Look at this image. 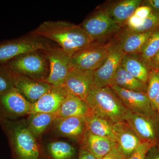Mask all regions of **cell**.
Segmentation results:
<instances>
[{"instance_id":"6da1fadb","label":"cell","mask_w":159,"mask_h":159,"mask_svg":"<svg viewBox=\"0 0 159 159\" xmlns=\"http://www.w3.org/2000/svg\"><path fill=\"white\" fill-rule=\"evenodd\" d=\"M33 36L51 40L71 56L93 42L80 25L65 21H47L31 32Z\"/></svg>"},{"instance_id":"7a4b0ae2","label":"cell","mask_w":159,"mask_h":159,"mask_svg":"<svg viewBox=\"0 0 159 159\" xmlns=\"http://www.w3.org/2000/svg\"><path fill=\"white\" fill-rule=\"evenodd\" d=\"M90 111L116 123L125 121L128 110L109 86H94L86 99Z\"/></svg>"},{"instance_id":"3957f363","label":"cell","mask_w":159,"mask_h":159,"mask_svg":"<svg viewBox=\"0 0 159 159\" xmlns=\"http://www.w3.org/2000/svg\"><path fill=\"white\" fill-rule=\"evenodd\" d=\"M5 65L14 74L39 81H45L50 73L49 62L42 51L21 54Z\"/></svg>"},{"instance_id":"277c9868","label":"cell","mask_w":159,"mask_h":159,"mask_svg":"<svg viewBox=\"0 0 159 159\" xmlns=\"http://www.w3.org/2000/svg\"><path fill=\"white\" fill-rule=\"evenodd\" d=\"M11 145L19 159H38L39 150L36 138L26 123H6Z\"/></svg>"},{"instance_id":"5b68a950","label":"cell","mask_w":159,"mask_h":159,"mask_svg":"<svg viewBox=\"0 0 159 159\" xmlns=\"http://www.w3.org/2000/svg\"><path fill=\"white\" fill-rule=\"evenodd\" d=\"M80 25L94 42L99 43H104L115 36L122 28L102 8L93 12Z\"/></svg>"},{"instance_id":"8992f818","label":"cell","mask_w":159,"mask_h":159,"mask_svg":"<svg viewBox=\"0 0 159 159\" xmlns=\"http://www.w3.org/2000/svg\"><path fill=\"white\" fill-rule=\"evenodd\" d=\"M42 51L50 66V73L45 81L54 86L63 85L69 72L74 67L72 56L57 47L49 46Z\"/></svg>"},{"instance_id":"52a82bcc","label":"cell","mask_w":159,"mask_h":159,"mask_svg":"<svg viewBox=\"0 0 159 159\" xmlns=\"http://www.w3.org/2000/svg\"><path fill=\"white\" fill-rule=\"evenodd\" d=\"M111 45V40L107 43L93 42L72 55L73 66L83 70H96L105 62Z\"/></svg>"},{"instance_id":"ba28073f","label":"cell","mask_w":159,"mask_h":159,"mask_svg":"<svg viewBox=\"0 0 159 159\" xmlns=\"http://www.w3.org/2000/svg\"><path fill=\"white\" fill-rule=\"evenodd\" d=\"M32 36L0 43V63H5L29 52L45 50L50 46L43 38Z\"/></svg>"},{"instance_id":"9c48e42d","label":"cell","mask_w":159,"mask_h":159,"mask_svg":"<svg viewBox=\"0 0 159 159\" xmlns=\"http://www.w3.org/2000/svg\"><path fill=\"white\" fill-rule=\"evenodd\" d=\"M125 121L134 131L141 142L159 144V116H152L128 110Z\"/></svg>"},{"instance_id":"30bf717a","label":"cell","mask_w":159,"mask_h":159,"mask_svg":"<svg viewBox=\"0 0 159 159\" xmlns=\"http://www.w3.org/2000/svg\"><path fill=\"white\" fill-rule=\"evenodd\" d=\"M128 110L135 113L157 116L147 94L127 90L116 85L109 86Z\"/></svg>"},{"instance_id":"8fae6325","label":"cell","mask_w":159,"mask_h":159,"mask_svg":"<svg viewBox=\"0 0 159 159\" xmlns=\"http://www.w3.org/2000/svg\"><path fill=\"white\" fill-rule=\"evenodd\" d=\"M69 93L86 101L94 87L93 71L83 70L73 67L63 84Z\"/></svg>"},{"instance_id":"7c38bea8","label":"cell","mask_w":159,"mask_h":159,"mask_svg":"<svg viewBox=\"0 0 159 159\" xmlns=\"http://www.w3.org/2000/svg\"><path fill=\"white\" fill-rule=\"evenodd\" d=\"M32 104L15 88L0 93V111L7 117H14L31 114Z\"/></svg>"},{"instance_id":"4fadbf2b","label":"cell","mask_w":159,"mask_h":159,"mask_svg":"<svg viewBox=\"0 0 159 159\" xmlns=\"http://www.w3.org/2000/svg\"><path fill=\"white\" fill-rule=\"evenodd\" d=\"M109 53L105 62L93 71L94 86L103 88L109 86L121 63L124 53L112 40Z\"/></svg>"},{"instance_id":"5bb4252c","label":"cell","mask_w":159,"mask_h":159,"mask_svg":"<svg viewBox=\"0 0 159 159\" xmlns=\"http://www.w3.org/2000/svg\"><path fill=\"white\" fill-rule=\"evenodd\" d=\"M155 30L136 33L127 31L122 27L115 35V38L111 40L124 54H140L147 40Z\"/></svg>"},{"instance_id":"9a60e30c","label":"cell","mask_w":159,"mask_h":159,"mask_svg":"<svg viewBox=\"0 0 159 159\" xmlns=\"http://www.w3.org/2000/svg\"><path fill=\"white\" fill-rule=\"evenodd\" d=\"M113 131L117 148L128 159L142 142L126 121L115 123Z\"/></svg>"},{"instance_id":"2e32d148","label":"cell","mask_w":159,"mask_h":159,"mask_svg":"<svg viewBox=\"0 0 159 159\" xmlns=\"http://www.w3.org/2000/svg\"><path fill=\"white\" fill-rule=\"evenodd\" d=\"M69 93L64 85L52 86L37 101L32 104L31 113H57Z\"/></svg>"},{"instance_id":"e0dca14e","label":"cell","mask_w":159,"mask_h":159,"mask_svg":"<svg viewBox=\"0 0 159 159\" xmlns=\"http://www.w3.org/2000/svg\"><path fill=\"white\" fill-rule=\"evenodd\" d=\"M52 86L46 81H39L16 75L15 88L31 104L35 103Z\"/></svg>"},{"instance_id":"ac0fdd59","label":"cell","mask_w":159,"mask_h":159,"mask_svg":"<svg viewBox=\"0 0 159 159\" xmlns=\"http://www.w3.org/2000/svg\"><path fill=\"white\" fill-rule=\"evenodd\" d=\"M59 134L81 142L86 132L84 117H57L53 122Z\"/></svg>"},{"instance_id":"d6986e66","label":"cell","mask_w":159,"mask_h":159,"mask_svg":"<svg viewBox=\"0 0 159 159\" xmlns=\"http://www.w3.org/2000/svg\"><path fill=\"white\" fill-rule=\"evenodd\" d=\"M142 2V0L117 1L109 3L102 9L115 22L122 27L136 9L141 6Z\"/></svg>"},{"instance_id":"ffe728a7","label":"cell","mask_w":159,"mask_h":159,"mask_svg":"<svg viewBox=\"0 0 159 159\" xmlns=\"http://www.w3.org/2000/svg\"><path fill=\"white\" fill-rule=\"evenodd\" d=\"M120 65L134 77L147 84L151 68L140 53L124 54Z\"/></svg>"},{"instance_id":"44dd1931","label":"cell","mask_w":159,"mask_h":159,"mask_svg":"<svg viewBox=\"0 0 159 159\" xmlns=\"http://www.w3.org/2000/svg\"><path fill=\"white\" fill-rule=\"evenodd\" d=\"M81 142V147L90 152L97 159L102 158L117 146L115 141L93 134L88 131L86 132Z\"/></svg>"},{"instance_id":"7402d4cb","label":"cell","mask_w":159,"mask_h":159,"mask_svg":"<svg viewBox=\"0 0 159 159\" xmlns=\"http://www.w3.org/2000/svg\"><path fill=\"white\" fill-rule=\"evenodd\" d=\"M86 130L93 134L107 138L116 142L113 131L115 123L90 111L84 117Z\"/></svg>"},{"instance_id":"603a6c76","label":"cell","mask_w":159,"mask_h":159,"mask_svg":"<svg viewBox=\"0 0 159 159\" xmlns=\"http://www.w3.org/2000/svg\"><path fill=\"white\" fill-rule=\"evenodd\" d=\"M90 111L86 101L69 93L57 111V117H85Z\"/></svg>"},{"instance_id":"cb8c5ba5","label":"cell","mask_w":159,"mask_h":159,"mask_svg":"<svg viewBox=\"0 0 159 159\" xmlns=\"http://www.w3.org/2000/svg\"><path fill=\"white\" fill-rule=\"evenodd\" d=\"M111 85H117L127 90L147 94V84L134 77L121 65L117 69L109 86Z\"/></svg>"},{"instance_id":"d4e9b609","label":"cell","mask_w":159,"mask_h":159,"mask_svg":"<svg viewBox=\"0 0 159 159\" xmlns=\"http://www.w3.org/2000/svg\"><path fill=\"white\" fill-rule=\"evenodd\" d=\"M28 116L26 125L35 138L40 136L57 117V113H33Z\"/></svg>"},{"instance_id":"484cf974","label":"cell","mask_w":159,"mask_h":159,"mask_svg":"<svg viewBox=\"0 0 159 159\" xmlns=\"http://www.w3.org/2000/svg\"><path fill=\"white\" fill-rule=\"evenodd\" d=\"M48 151L54 159H70L75 154V149L70 144L62 141L50 143Z\"/></svg>"},{"instance_id":"4316f807","label":"cell","mask_w":159,"mask_h":159,"mask_svg":"<svg viewBox=\"0 0 159 159\" xmlns=\"http://www.w3.org/2000/svg\"><path fill=\"white\" fill-rule=\"evenodd\" d=\"M159 50V27L151 35L140 54L143 59L151 67V61Z\"/></svg>"},{"instance_id":"83f0119b","label":"cell","mask_w":159,"mask_h":159,"mask_svg":"<svg viewBox=\"0 0 159 159\" xmlns=\"http://www.w3.org/2000/svg\"><path fill=\"white\" fill-rule=\"evenodd\" d=\"M16 75L5 64L0 63V93L15 87Z\"/></svg>"},{"instance_id":"f1b7e54d","label":"cell","mask_w":159,"mask_h":159,"mask_svg":"<svg viewBox=\"0 0 159 159\" xmlns=\"http://www.w3.org/2000/svg\"><path fill=\"white\" fill-rule=\"evenodd\" d=\"M159 27V12L152 11L143 20L141 25L133 29H127L122 27L127 31L132 32L141 33L156 30Z\"/></svg>"},{"instance_id":"f546056e","label":"cell","mask_w":159,"mask_h":159,"mask_svg":"<svg viewBox=\"0 0 159 159\" xmlns=\"http://www.w3.org/2000/svg\"><path fill=\"white\" fill-rule=\"evenodd\" d=\"M147 84L146 94L152 103L159 92V70L151 69Z\"/></svg>"},{"instance_id":"4dcf8cb0","label":"cell","mask_w":159,"mask_h":159,"mask_svg":"<svg viewBox=\"0 0 159 159\" xmlns=\"http://www.w3.org/2000/svg\"><path fill=\"white\" fill-rule=\"evenodd\" d=\"M156 144L150 142H142L128 159H145L147 151Z\"/></svg>"},{"instance_id":"1f68e13d","label":"cell","mask_w":159,"mask_h":159,"mask_svg":"<svg viewBox=\"0 0 159 159\" xmlns=\"http://www.w3.org/2000/svg\"><path fill=\"white\" fill-rule=\"evenodd\" d=\"M144 20L140 18L134 14L132 15L126 20L123 27L127 29H133V28H136L142 25Z\"/></svg>"},{"instance_id":"d6a6232c","label":"cell","mask_w":159,"mask_h":159,"mask_svg":"<svg viewBox=\"0 0 159 159\" xmlns=\"http://www.w3.org/2000/svg\"><path fill=\"white\" fill-rule=\"evenodd\" d=\"M152 12V10L150 7L147 6H141L136 9L134 14L142 19H145L148 17Z\"/></svg>"},{"instance_id":"836d02e7","label":"cell","mask_w":159,"mask_h":159,"mask_svg":"<svg viewBox=\"0 0 159 159\" xmlns=\"http://www.w3.org/2000/svg\"><path fill=\"white\" fill-rule=\"evenodd\" d=\"M145 159H159V144L154 145L148 149Z\"/></svg>"},{"instance_id":"e575fe53","label":"cell","mask_w":159,"mask_h":159,"mask_svg":"<svg viewBox=\"0 0 159 159\" xmlns=\"http://www.w3.org/2000/svg\"><path fill=\"white\" fill-rule=\"evenodd\" d=\"M100 159H125L122 153L119 151L117 147L113 148L108 153Z\"/></svg>"},{"instance_id":"d590c367","label":"cell","mask_w":159,"mask_h":159,"mask_svg":"<svg viewBox=\"0 0 159 159\" xmlns=\"http://www.w3.org/2000/svg\"><path fill=\"white\" fill-rule=\"evenodd\" d=\"M141 6H148L152 11L159 12V0H147L142 2Z\"/></svg>"},{"instance_id":"8d00e7d4","label":"cell","mask_w":159,"mask_h":159,"mask_svg":"<svg viewBox=\"0 0 159 159\" xmlns=\"http://www.w3.org/2000/svg\"><path fill=\"white\" fill-rule=\"evenodd\" d=\"M78 159H97L95 156L85 148H82L80 150Z\"/></svg>"},{"instance_id":"74e56055","label":"cell","mask_w":159,"mask_h":159,"mask_svg":"<svg viewBox=\"0 0 159 159\" xmlns=\"http://www.w3.org/2000/svg\"><path fill=\"white\" fill-rule=\"evenodd\" d=\"M151 69L159 70V50L150 61Z\"/></svg>"},{"instance_id":"f35d334b","label":"cell","mask_w":159,"mask_h":159,"mask_svg":"<svg viewBox=\"0 0 159 159\" xmlns=\"http://www.w3.org/2000/svg\"><path fill=\"white\" fill-rule=\"evenodd\" d=\"M153 110L159 115V92L154 99L151 103Z\"/></svg>"}]
</instances>
